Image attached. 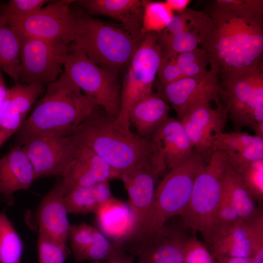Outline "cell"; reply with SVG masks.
Segmentation results:
<instances>
[{
    "label": "cell",
    "mask_w": 263,
    "mask_h": 263,
    "mask_svg": "<svg viewBox=\"0 0 263 263\" xmlns=\"http://www.w3.org/2000/svg\"><path fill=\"white\" fill-rule=\"evenodd\" d=\"M203 11L199 47L218 75L263 63V0H217Z\"/></svg>",
    "instance_id": "1"
},
{
    "label": "cell",
    "mask_w": 263,
    "mask_h": 263,
    "mask_svg": "<svg viewBox=\"0 0 263 263\" xmlns=\"http://www.w3.org/2000/svg\"><path fill=\"white\" fill-rule=\"evenodd\" d=\"M100 107L86 95L64 72L50 84L23 126L16 145L42 133L73 130L94 114Z\"/></svg>",
    "instance_id": "2"
},
{
    "label": "cell",
    "mask_w": 263,
    "mask_h": 263,
    "mask_svg": "<svg viewBox=\"0 0 263 263\" xmlns=\"http://www.w3.org/2000/svg\"><path fill=\"white\" fill-rule=\"evenodd\" d=\"M102 109L70 133L76 143L87 147L122 173L151 159L156 148L145 138L115 122Z\"/></svg>",
    "instance_id": "3"
},
{
    "label": "cell",
    "mask_w": 263,
    "mask_h": 263,
    "mask_svg": "<svg viewBox=\"0 0 263 263\" xmlns=\"http://www.w3.org/2000/svg\"><path fill=\"white\" fill-rule=\"evenodd\" d=\"M70 45L81 50L94 63L115 73L129 64L142 38L122 27L96 19L86 12L77 14Z\"/></svg>",
    "instance_id": "4"
},
{
    "label": "cell",
    "mask_w": 263,
    "mask_h": 263,
    "mask_svg": "<svg viewBox=\"0 0 263 263\" xmlns=\"http://www.w3.org/2000/svg\"><path fill=\"white\" fill-rule=\"evenodd\" d=\"M219 99L236 131L263 122V63L219 75Z\"/></svg>",
    "instance_id": "5"
},
{
    "label": "cell",
    "mask_w": 263,
    "mask_h": 263,
    "mask_svg": "<svg viewBox=\"0 0 263 263\" xmlns=\"http://www.w3.org/2000/svg\"><path fill=\"white\" fill-rule=\"evenodd\" d=\"M209 157L194 150L183 162L170 169L157 186L148 220L136 240L161 228L170 218L181 215L189 201L197 173Z\"/></svg>",
    "instance_id": "6"
},
{
    "label": "cell",
    "mask_w": 263,
    "mask_h": 263,
    "mask_svg": "<svg viewBox=\"0 0 263 263\" xmlns=\"http://www.w3.org/2000/svg\"><path fill=\"white\" fill-rule=\"evenodd\" d=\"M225 153L213 150L198 171L188 204L180 215L184 226L204 232L222 199V179L227 165Z\"/></svg>",
    "instance_id": "7"
},
{
    "label": "cell",
    "mask_w": 263,
    "mask_h": 263,
    "mask_svg": "<svg viewBox=\"0 0 263 263\" xmlns=\"http://www.w3.org/2000/svg\"><path fill=\"white\" fill-rule=\"evenodd\" d=\"M161 58L156 34H145L129 64L121 89L120 110L114 119L116 123L130 129L129 112L137 102L153 93Z\"/></svg>",
    "instance_id": "8"
},
{
    "label": "cell",
    "mask_w": 263,
    "mask_h": 263,
    "mask_svg": "<svg viewBox=\"0 0 263 263\" xmlns=\"http://www.w3.org/2000/svg\"><path fill=\"white\" fill-rule=\"evenodd\" d=\"M64 72L103 111L115 118L120 110L121 89L116 74L90 60L80 49L69 45Z\"/></svg>",
    "instance_id": "9"
},
{
    "label": "cell",
    "mask_w": 263,
    "mask_h": 263,
    "mask_svg": "<svg viewBox=\"0 0 263 263\" xmlns=\"http://www.w3.org/2000/svg\"><path fill=\"white\" fill-rule=\"evenodd\" d=\"M74 1L50 2L29 17L7 25L20 39L36 38L70 45L74 38L77 18L71 7Z\"/></svg>",
    "instance_id": "10"
},
{
    "label": "cell",
    "mask_w": 263,
    "mask_h": 263,
    "mask_svg": "<svg viewBox=\"0 0 263 263\" xmlns=\"http://www.w3.org/2000/svg\"><path fill=\"white\" fill-rule=\"evenodd\" d=\"M167 167L161 154L156 150L149 162L122 173L120 179L129 197V206L134 219V232L129 241L142 234L153 204L156 182Z\"/></svg>",
    "instance_id": "11"
},
{
    "label": "cell",
    "mask_w": 263,
    "mask_h": 263,
    "mask_svg": "<svg viewBox=\"0 0 263 263\" xmlns=\"http://www.w3.org/2000/svg\"><path fill=\"white\" fill-rule=\"evenodd\" d=\"M20 72L18 83L44 86L63 73L69 45L36 38L21 39Z\"/></svg>",
    "instance_id": "12"
},
{
    "label": "cell",
    "mask_w": 263,
    "mask_h": 263,
    "mask_svg": "<svg viewBox=\"0 0 263 263\" xmlns=\"http://www.w3.org/2000/svg\"><path fill=\"white\" fill-rule=\"evenodd\" d=\"M21 146L37 179L60 176L69 160L74 143L70 133L56 132L35 135Z\"/></svg>",
    "instance_id": "13"
},
{
    "label": "cell",
    "mask_w": 263,
    "mask_h": 263,
    "mask_svg": "<svg viewBox=\"0 0 263 263\" xmlns=\"http://www.w3.org/2000/svg\"><path fill=\"white\" fill-rule=\"evenodd\" d=\"M157 84V83H156ZM158 94L174 110L179 120L194 106L204 102H220L219 77L210 69L201 75L161 85L157 84Z\"/></svg>",
    "instance_id": "14"
},
{
    "label": "cell",
    "mask_w": 263,
    "mask_h": 263,
    "mask_svg": "<svg viewBox=\"0 0 263 263\" xmlns=\"http://www.w3.org/2000/svg\"><path fill=\"white\" fill-rule=\"evenodd\" d=\"M58 177L37 208L26 213L25 222L28 226L38 232L39 236L67 245L71 225L64 202L65 194L61 178Z\"/></svg>",
    "instance_id": "15"
},
{
    "label": "cell",
    "mask_w": 263,
    "mask_h": 263,
    "mask_svg": "<svg viewBox=\"0 0 263 263\" xmlns=\"http://www.w3.org/2000/svg\"><path fill=\"white\" fill-rule=\"evenodd\" d=\"M217 104L214 108L210 102L199 103L179 119L194 150L206 157L213 151L215 138L223 132L228 118L224 105L221 102Z\"/></svg>",
    "instance_id": "16"
},
{
    "label": "cell",
    "mask_w": 263,
    "mask_h": 263,
    "mask_svg": "<svg viewBox=\"0 0 263 263\" xmlns=\"http://www.w3.org/2000/svg\"><path fill=\"white\" fill-rule=\"evenodd\" d=\"M73 141L71 156L59 176L65 196L77 188L120 178V173L93 150Z\"/></svg>",
    "instance_id": "17"
},
{
    "label": "cell",
    "mask_w": 263,
    "mask_h": 263,
    "mask_svg": "<svg viewBox=\"0 0 263 263\" xmlns=\"http://www.w3.org/2000/svg\"><path fill=\"white\" fill-rule=\"evenodd\" d=\"M187 238L181 230L165 225L132 243L130 251L137 263H184Z\"/></svg>",
    "instance_id": "18"
},
{
    "label": "cell",
    "mask_w": 263,
    "mask_h": 263,
    "mask_svg": "<svg viewBox=\"0 0 263 263\" xmlns=\"http://www.w3.org/2000/svg\"><path fill=\"white\" fill-rule=\"evenodd\" d=\"M204 16L203 11L188 7L174 13L166 28L156 33L162 55L173 56L199 47Z\"/></svg>",
    "instance_id": "19"
},
{
    "label": "cell",
    "mask_w": 263,
    "mask_h": 263,
    "mask_svg": "<svg viewBox=\"0 0 263 263\" xmlns=\"http://www.w3.org/2000/svg\"><path fill=\"white\" fill-rule=\"evenodd\" d=\"M44 92V86L35 83H17L8 89L0 114V148L20 130Z\"/></svg>",
    "instance_id": "20"
},
{
    "label": "cell",
    "mask_w": 263,
    "mask_h": 263,
    "mask_svg": "<svg viewBox=\"0 0 263 263\" xmlns=\"http://www.w3.org/2000/svg\"><path fill=\"white\" fill-rule=\"evenodd\" d=\"M36 180L33 168L21 146L16 145L0 159V202L15 203L14 193L28 190Z\"/></svg>",
    "instance_id": "21"
},
{
    "label": "cell",
    "mask_w": 263,
    "mask_h": 263,
    "mask_svg": "<svg viewBox=\"0 0 263 263\" xmlns=\"http://www.w3.org/2000/svg\"><path fill=\"white\" fill-rule=\"evenodd\" d=\"M150 139L170 169L186 160L194 151L181 122L169 116L151 134Z\"/></svg>",
    "instance_id": "22"
},
{
    "label": "cell",
    "mask_w": 263,
    "mask_h": 263,
    "mask_svg": "<svg viewBox=\"0 0 263 263\" xmlns=\"http://www.w3.org/2000/svg\"><path fill=\"white\" fill-rule=\"evenodd\" d=\"M213 150L224 151L228 164L238 174L250 163L263 159V138L245 132L223 131L217 135Z\"/></svg>",
    "instance_id": "23"
},
{
    "label": "cell",
    "mask_w": 263,
    "mask_h": 263,
    "mask_svg": "<svg viewBox=\"0 0 263 263\" xmlns=\"http://www.w3.org/2000/svg\"><path fill=\"white\" fill-rule=\"evenodd\" d=\"M88 14L103 16L114 19L134 36L142 38L144 0H76Z\"/></svg>",
    "instance_id": "24"
},
{
    "label": "cell",
    "mask_w": 263,
    "mask_h": 263,
    "mask_svg": "<svg viewBox=\"0 0 263 263\" xmlns=\"http://www.w3.org/2000/svg\"><path fill=\"white\" fill-rule=\"evenodd\" d=\"M100 231L113 242L125 245L134 232V219L129 205L113 197L94 213Z\"/></svg>",
    "instance_id": "25"
},
{
    "label": "cell",
    "mask_w": 263,
    "mask_h": 263,
    "mask_svg": "<svg viewBox=\"0 0 263 263\" xmlns=\"http://www.w3.org/2000/svg\"><path fill=\"white\" fill-rule=\"evenodd\" d=\"M208 54L197 48L173 56H162L157 75V83L166 84L184 78L206 72L209 65Z\"/></svg>",
    "instance_id": "26"
},
{
    "label": "cell",
    "mask_w": 263,
    "mask_h": 263,
    "mask_svg": "<svg viewBox=\"0 0 263 263\" xmlns=\"http://www.w3.org/2000/svg\"><path fill=\"white\" fill-rule=\"evenodd\" d=\"M169 104L158 94L152 93L137 102L129 113V120L139 136L150 138L153 132L169 116Z\"/></svg>",
    "instance_id": "27"
},
{
    "label": "cell",
    "mask_w": 263,
    "mask_h": 263,
    "mask_svg": "<svg viewBox=\"0 0 263 263\" xmlns=\"http://www.w3.org/2000/svg\"><path fill=\"white\" fill-rule=\"evenodd\" d=\"M222 195L234 208L240 219L247 221L253 218L260 207L239 175L228 163L222 179Z\"/></svg>",
    "instance_id": "28"
},
{
    "label": "cell",
    "mask_w": 263,
    "mask_h": 263,
    "mask_svg": "<svg viewBox=\"0 0 263 263\" xmlns=\"http://www.w3.org/2000/svg\"><path fill=\"white\" fill-rule=\"evenodd\" d=\"M112 196L109 181H103L73 189L65 196L64 202L68 214L85 215L94 214Z\"/></svg>",
    "instance_id": "29"
},
{
    "label": "cell",
    "mask_w": 263,
    "mask_h": 263,
    "mask_svg": "<svg viewBox=\"0 0 263 263\" xmlns=\"http://www.w3.org/2000/svg\"><path fill=\"white\" fill-rule=\"evenodd\" d=\"M208 248L215 259L249 257L251 239L247 222L240 220Z\"/></svg>",
    "instance_id": "30"
},
{
    "label": "cell",
    "mask_w": 263,
    "mask_h": 263,
    "mask_svg": "<svg viewBox=\"0 0 263 263\" xmlns=\"http://www.w3.org/2000/svg\"><path fill=\"white\" fill-rule=\"evenodd\" d=\"M21 41L16 32L0 19V70L16 83L20 72Z\"/></svg>",
    "instance_id": "31"
},
{
    "label": "cell",
    "mask_w": 263,
    "mask_h": 263,
    "mask_svg": "<svg viewBox=\"0 0 263 263\" xmlns=\"http://www.w3.org/2000/svg\"><path fill=\"white\" fill-rule=\"evenodd\" d=\"M23 243L5 209L0 211V263H21Z\"/></svg>",
    "instance_id": "32"
},
{
    "label": "cell",
    "mask_w": 263,
    "mask_h": 263,
    "mask_svg": "<svg viewBox=\"0 0 263 263\" xmlns=\"http://www.w3.org/2000/svg\"><path fill=\"white\" fill-rule=\"evenodd\" d=\"M241 220L234 208L222 195L219 207L202 234L207 247L213 245Z\"/></svg>",
    "instance_id": "33"
},
{
    "label": "cell",
    "mask_w": 263,
    "mask_h": 263,
    "mask_svg": "<svg viewBox=\"0 0 263 263\" xmlns=\"http://www.w3.org/2000/svg\"><path fill=\"white\" fill-rule=\"evenodd\" d=\"M123 244L110 241L99 230L94 229L91 244L78 262L86 261H110L128 257Z\"/></svg>",
    "instance_id": "34"
},
{
    "label": "cell",
    "mask_w": 263,
    "mask_h": 263,
    "mask_svg": "<svg viewBox=\"0 0 263 263\" xmlns=\"http://www.w3.org/2000/svg\"><path fill=\"white\" fill-rule=\"evenodd\" d=\"M174 13L164 1L144 0L141 34L158 33L166 28Z\"/></svg>",
    "instance_id": "35"
},
{
    "label": "cell",
    "mask_w": 263,
    "mask_h": 263,
    "mask_svg": "<svg viewBox=\"0 0 263 263\" xmlns=\"http://www.w3.org/2000/svg\"><path fill=\"white\" fill-rule=\"evenodd\" d=\"M50 1L11 0L0 8V19L7 24L24 19L42 8Z\"/></svg>",
    "instance_id": "36"
},
{
    "label": "cell",
    "mask_w": 263,
    "mask_h": 263,
    "mask_svg": "<svg viewBox=\"0 0 263 263\" xmlns=\"http://www.w3.org/2000/svg\"><path fill=\"white\" fill-rule=\"evenodd\" d=\"M238 174L257 203H262L263 159L250 163Z\"/></svg>",
    "instance_id": "37"
},
{
    "label": "cell",
    "mask_w": 263,
    "mask_h": 263,
    "mask_svg": "<svg viewBox=\"0 0 263 263\" xmlns=\"http://www.w3.org/2000/svg\"><path fill=\"white\" fill-rule=\"evenodd\" d=\"M94 227L85 223L70 226L68 240L75 260L78 262L82 254L92 243Z\"/></svg>",
    "instance_id": "38"
},
{
    "label": "cell",
    "mask_w": 263,
    "mask_h": 263,
    "mask_svg": "<svg viewBox=\"0 0 263 263\" xmlns=\"http://www.w3.org/2000/svg\"><path fill=\"white\" fill-rule=\"evenodd\" d=\"M38 263H64L70 250L67 245L60 244L38 236Z\"/></svg>",
    "instance_id": "39"
},
{
    "label": "cell",
    "mask_w": 263,
    "mask_h": 263,
    "mask_svg": "<svg viewBox=\"0 0 263 263\" xmlns=\"http://www.w3.org/2000/svg\"><path fill=\"white\" fill-rule=\"evenodd\" d=\"M247 222L250 230L251 263H263V213L260 207L257 214Z\"/></svg>",
    "instance_id": "40"
},
{
    "label": "cell",
    "mask_w": 263,
    "mask_h": 263,
    "mask_svg": "<svg viewBox=\"0 0 263 263\" xmlns=\"http://www.w3.org/2000/svg\"><path fill=\"white\" fill-rule=\"evenodd\" d=\"M184 263H219L206 244L195 237H187L184 246Z\"/></svg>",
    "instance_id": "41"
},
{
    "label": "cell",
    "mask_w": 263,
    "mask_h": 263,
    "mask_svg": "<svg viewBox=\"0 0 263 263\" xmlns=\"http://www.w3.org/2000/svg\"><path fill=\"white\" fill-rule=\"evenodd\" d=\"M166 5L173 13L182 12L187 8L190 0H167L164 1Z\"/></svg>",
    "instance_id": "42"
},
{
    "label": "cell",
    "mask_w": 263,
    "mask_h": 263,
    "mask_svg": "<svg viewBox=\"0 0 263 263\" xmlns=\"http://www.w3.org/2000/svg\"><path fill=\"white\" fill-rule=\"evenodd\" d=\"M219 263H251L249 257L218 258L215 259Z\"/></svg>",
    "instance_id": "43"
},
{
    "label": "cell",
    "mask_w": 263,
    "mask_h": 263,
    "mask_svg": "<svg viewBox=\"0 0 263 263\" xmlns=\"http://www.w3.org/2000/svg\"><path fill=\"white\" fill-rule=\"evenodd\" d=\"M8 89L6 88L0 70V114L5 101Z\"/></svg>",
    "instance_id": "44"
},
{
    "label": "cell",
    "mask_w": 263,
    "mask_h": 263,
    "mask_svg": "<svg viewBox=\"0 0 263 263\" xmlns=\"http://www.w3.org/2000/svg\"><path fill=\"white\" fill-rule=\"evenodd\" d=\"M134 261V256L133 255H131L128 256V257L116 260H113V261H106L105 262H103L101 261H94L92 263H133Z\"/></svg>",
    "instance_id": "45"
}]
</instances>
